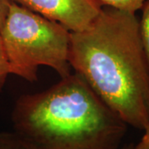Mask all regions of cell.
I'll use <instances>...</instances> for the list:
<instances>
[{
    "label": "cell",
    "instance_id": "cell-10",
    "mask_svg": "<svg viewBox=\"0 0 149 149\" xmlns=\"http://www.w3.org/2000/svg\"><path fill=\"white\" fill-rule=\"evenodd\" d=\"M144 135L137 145L133 146V149H149V122L143 130Z\"/></svg>",
    "mask_w": 149,
    "mask_h": 149
},
{
    "label": "cell",
    "instance_id": "cell-9",
    "mask_svg": "<svg viewBox=\"0 0 149 149\" xmlns=\"http://www.w3.org/2000/svg\"><path fill=\"white\" fill-rule=\"evenodd\" d=\"M11 3V0H0V30L4 23Z\"/></svg>",
    "mask_w": 149,
    "mask_h": 149
},
{
    "label": "cell",
    "instance_id": "cell-3",
    "mask_svg": "<svg viewBox=\"0 0 149 149\" xmlns=\"http://www.w3.org/2000/svg\"><path fill=\"white\" fill-rule=\"evenodd\" d=\"M0 36L11 74L35 82L41 65L61 78L71 74L70 32L58 22L12 2Z\"/></svg>",
    "mask_w": 149,
    "mask_h": 149
},
{
    "label": "cell",
    "instance_id": "cell-2",
    "mask_svg": "<svg viewBox=\"0 0 149 149\" xmlns=\"http://www.w3.org/2000/svg\"><path fill=\"white\" fill-rule=\"evenodd\" d=\"M11 119L14 132L41 149H118L128 128L76 73L20 96Z\"/></svg>",
    "mask_w": 149,
    "mask_h": 149
},
{
    "label": "cell",
    "instance_id": "cell-5",
    "mask_svg": "<svg viewBox=\"0 0 149 149\" xmlns=\"http://www.w3.org/2000/svg\"><path fill=\"white\" fill-rule=\"evenodd\" d=\"M0 149H41L16 132H0Z\"/></svg>",
    "mask_w": 149,
    "mask_h": 149
},
{
    "label": "cell",
    "instance_id": "cell-8",
    "mask_svg": "<svg viewBox=\"0 0 149 149\" xmlns=\"http://www.w3.org/2000/svg\"><path fill=\"white\" fill-rule=\"evenodd\" d=\"M9 74H11L9 64L6 56L3 41L0 36V93L3 91Z\"/></svg>",
    "mask_w": 149,
    "mask_h": 149
},
{
    "label": "cell",
    "instance_id": "cell-11",
    "mask_svg": "<svg viewBox=\"0 0 149 149\" xmlns=\"http://www.w3.org/2000/svg\"><path fill=\"white\" fill-rule=\"evenodd\" d=\"M133 144H130V145H127V146H124V147H123L121 148H118V149H133Z\"/></svg>",
    "mask_w": 149,
    "mask_h": 149
},
{
    "label": "cell",
    "instance_id": "cell-6",
    "mask_svg": "<svg viewBox=\"0 0 149 149\" xmlns=\"http://www.w3.org/2000/svg\"><path fill=\"white\" fill-rule=\"evenodd\" d=\"M100 6L109 7L118 10L136 14L148 0H95Z\"/></svg>",
    "mask_w": 149,
    "mask_h": 149
},
{
    "label": "cell",
    "instance_id": "cell-1",
    "mask_svg": "<svg viewBox=\"0 0 149 149\" xmlns=\"http://www.w3.org/2000/svg\"><path fill=\"white\" fill-rule=\"evenodd\" d=\"M69 62L123 121L149 122V67L136 14L102 7L88 27L70 32Z\"/></svg>",
    "mask_w": 149,
    "mask_h": 149
},
{
    "label": "cell",
    "instance_id": "cell-4",
    "mask_svg": "<svg viewBox=\"0 0 149 149\" xmlns=\"http://www.w3.org/2000/svg\"><path fill=\"white\" fill-rule=\"evenodd\" d=\"M42 16L56 22L70 32L90 25L101 10L95 0H11Z\"/></svg>",
    "mask_w": 149,
    "mask_h": 149
},
{
    "label": "cell",
    "instance_id": "cell-7",
    "mask_svg": "<svg viewBox=\"0 0 149 149\" xmlns=\"http://www.w3.org/2000/svg\"><path fill=\"white\" fill-rule=\"evenodd\" d=\"M142 11V17L139 21V34L149 67V0L144 3Z\"/></svg>",
    "mask_w": 149,
    "mask_h": 149
}]
</instances>
